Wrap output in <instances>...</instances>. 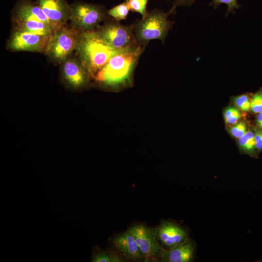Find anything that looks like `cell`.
Segmentation results:
<instances>
[{"label":"cell","mask_w":262,"mask_h":262,"mask_svg":"<svg viewBox=\"0 0 262 262\" xmlns=\"http://www.w3.org/2000/svg\"><path fill=\"white\" fill-rule=\"evenodd\" d=\"M238 146L240 150L251 156H255V134L251 131H247L244 135L239 138Z\"/></svg>","instance_id":"16"},{"label":"cell","mask_w":262,"mask_h":262,"mask_svg":"<svg viewBox=\"0 0 262 262\" xmlns=\"http://www.w3.org/2000/svg\"><path fill=\"white\" fill-rule=\"evenodd\" d=\"M16 19L41 21L51 27L49 19L37 3L26 1L20 4L16 10Z\"/></svg>","instance_id":"14"},{"label":"cell","mask_w":262,"mask_h":262,"mask_svg":"<svg viewBox=\"0 0 262 262\" xmlns=\"http://www.w3.org/2000/svg\"><path fill=\"white\" fill-rule=\"evenodd\" d=\"M128 230L134 237L146 260H154L164 251L158 241L157 228L137 225Z\"/></svg>","instance_id":"6"},{"label":"cell","mask_w":262,"mask_h":262,"mask_svg":"<svg viewBox=\"0 0 262 262\" xmlns=\"http://www.w3.org/2000/svg\"><path fill=\"white\" fill-rule=\"evenodd\" d=\"M157 238L169 248L181 244L188 239L187 232L178 225L163 221L157 227Z\"/></svg>","instance_id":"10"},{"label":"cell","mask_w":262,"mask_h":262,"mask_svg":"<svg viewBox=\"0 0 262 262\" xmlns=\"http://www.w3.org/2000/svg\"><path fill=\"white\" fill-rule=\"evenodd\" d=\"M91 261L93 262H111V257L109 251H104L98 248H95L93 251Z\"/></svg>","instance_id":"21"},{"label":"cell","mask_w":262,"mask_h":262,"mask_svg":"<svg viewBox=\"0 0 262 262\" xmlns=\"http://www.w3.org/2000/svg\"><path fill=\"white\" fill-rule=\"evenodd\" d=\"M79 32L65 25L57 29L49 37L45 52L56 62L64 61L76 49Z\"/></svg>","instance_id":"4"},{"label":"cell","mask_w":262,"mask_h":262,"mask_svg":"<svg viewBox=\"0 0 262 262\" xmlns=\"http://www.w3.org/2000/svg\"><path fill=\"white\" fill-rule=\"evenodd\" d=\"M251 110L255 113L262 112V89L253 95L251 101Z\"/></svg>","instance_id":"23"},{"label":"cell","mask_w":262,"mask_h":262,"mask_svg":"<svg viewBox=\"0 0 262 262\" xmlns=\"http://www.w3.org/2000/svg\"><path fill=\"white\" fill-rule=\"evenodd\" d=\"M145 47L139 45L114 55L96 74V80L111 87L128 83Z\"/></svg>","instance_id":"2"},{"label":"cell","mask_w":262,"mask_h":262,"mask_svg":"<svg viewBox=\"0 0 262 262\" xmlns=\"http://www.w3.org/2000/svg\"><path fill=\"white\" fill-rule=\"evenodd\" d=\"M148 0H126L130 10L140 14L142 17H145L148 12L147 5Z\"/></svg>","instance_id":"18"},{"label":"cell","mask_w":262,"mask_h":262,"mask_svg":"<svg viewBox=\"0 0 262 262\" xmlns=\"http://www.w3.org/2000/svg\"><path fill=\"white\" fill-rule=\"evenodd\" d=\"M236 106L244 112H248L251 109V101L246 95H242L233 98Z\"/></svg>","instance_id":"20"},{"label":"cell","mask_w":262,"mask_h":262,"mask_svg":"<svg viewBox=\"0 0 262 262\" xmlns=\"http://www.w3.org/2000/svg\"><path fill=\"white\" fill-rule=\"evenodd\" d=\"M195 249L194 242L188 239L181 244L164 250L160 260L163 262H189L194 258Z\"/></svg>","instance_id":"11"},{"label":"cell","mask_w":262,"mask_h":262,"mask_svg":"<svg viewBox=\"0 0 262 262\" xmlns=\"http://www.w3.org/2000/svg\"><path fill=\"white\" fill-rule=\"evenodd\" d=\"M64 61L63 72L67 81L74 87L82 85L85 82L87 71L81 62L68 58Z\"/></svg>","instance_id":"13"},{"label":"cell","mask_w":262,"mask_h":262,"mask_svg":"<svg viewBox=\"0 0 262 262\" xmlns=\"http://www.w3.org/2000/svg\"><path fill=\"white\" fill-rule=\"evenodd\" d=\"M257 123L259 127L262 129V112L257 117Z\"/></svg>","instance_id":"27"},{"label":"cell","mask_w":262,"mask_h":262,"mask_svg":"<svg viewBox=\"0 0 262 262\" xmlns=\"http://www.w3.org/2000/svg\"><path fill=\"white\" fill-rule=\"evenodd\" d=\"M224 117L228 123L234 124L241 117V114L237 108L229 107L225 110Z\"/></svg>","instance_id":"19"},{"label":"cell","mask_w":262,"mask_h":262,"mask_svg":"<svg viewBox=\"0 0 262 262\" xmlns=\"http://www.w3.org/2000/svg\"><path fill=\"white\" fill-rule=\"evenodd\" d=\"M49 39L48 37L16 30L10 39L9 47L15 51H45Z\"/></svg>","instance_id":"8"},{"label":"cell","mask_w":262,"mask_h":262,"mask_svg":"<svg viewBox=\"0 0 262 262\" xmlns=\"http://www.w3.org/2000/svg\"><path fill=\"white\" fill-rule=\"evenodd\" d=\"M195 1V0H176L174 6L177 7L180 5L190 6Z\"/></svg>","instance_id":"26"},{"label":"cell","mask_w":262,"mask_h":262,"mask_svg":"<svg viewBox=\"0 0 262 262\" xmlns=\"http://www.w3.org/2000/svg\"><path fill=\"white\" fill-rule=\"evenodd\" d=\"M126 49H113L105 42L97 31H80L76 50L80 61L90 76L95 77L114 55Z\"/></svg>","instance_id":"1"},{"label":"cell","mask_w":262,"mask_h":262,"mask_svg":"<svg viewBox=\"0 0 262 262\" xmlns=\"http://www.w3.org/2000/svg\"><path fill=\"white\" fill-rule=\"evenodd\" d=\"M256 148L260 151L262 150V131L259 130H255V133Z\"/></svg>","instance_id":"25"},{"label":"cell","mask_w":262,"mask_h":262,"mask_svg":"<svg viewBox=\"0 0 262 262\" xmlns=\"http://www.w3.org/2000/svg\"><path fill=\"white\" fill-rule=\"evenodd\" d=\"M229 131L233 137L239 138L247 131L246 124L244 121L235 123L229 129Z\"/></svg>","instance_id":"24"},{"label":"cell","mask_w":262,"mask_h":262,"mask_svg":"<svg viewBox=\"0 0 262 262\" xmlns=\"http://www.w3.org/2000/svg\"><path fill=\"white\" fill-rule=\"evenodd\" d=\"M103 18L104 13L96 5L80 3L70 7L69 19L79 31L94 30Z\"/></svg>","instance_id":"7"},{"label":"cell","mask_w":262,"mask_h":262,"mask_svg":"<svg viewBox=\"0 0 262 262\" xmlns=\"http://www.w3.org/2000/svg\"><path fill=\"white\" fill-rule=\"evenodd\" d=\"M16 30L49 37L54 31L49 25L38 21L16 19Z\"/></svg>","instance_id":"15"},{"label":"cell","mask_w":262,"mask_h":262,"mask_svg":"<svg viewBox=\"0 0 262 262\" xmlns=\"http://www.w3.org/2000/svg\"><path fill=\"white\" fill-rule=\"evenodd\" d=\"M130 10L129 6L125 1L109 10L108 14L119 22L126 18Z\"/></svg>","instance_id":"17"},{"label":"cell","mask_w":262,"mask_h":262,"mask_svg":"<svg viewBox=\"0 0 262 262\" xmlns=\"http://www.w3.org/2000/svg\"><path fill=\"white\" fill-rule=\"evenodd\" d=\"M221 4H226L228 6L227 16L229 13H233L234 9H238L240 7L237 0H212L210 5H213L216 9Z\"/></svg>","instance_id":"22"},{"label":"cell","mask_w":262,"mask_h":262,"mask_svg":"<svg viewBox=\"0 0 262 262\" xmlns=\"http://www.w3.org/2000/svg\"><path fill=\"white\" fill-rule=\"evenodd\" d=\"M112 242L115 247L128 259L136 261L144 258L134 237L128 230L115 236Z\"/></svg>","instance_id":"12"},{"label":"cell","mask_w":262,"mask_h":262,"mask_svg":"<svg viewBox=\"0 0 262 262\" xmlns=\"http://www.w3.org/2000/svg\"><path fill=\"white\" fill-rule=\"evenodd\" d=\"M133 27L134 25L125 26L117 21L106 24L97 31L110 47L116 50H123L139 45Z\"/></svg>","instance_id":"5"},{"label":"cell","mask_w":262,"mask_h":262,"mask_svg":"<svg viewBox=\"0 0 262 262\" xmlns=\"http://www.w3.org/2000/svg\"><path fill=\"white\" fill-rule=\"evenodd\" d=\"M176 7L173 6L168 12L154 10L134 25V33L138 45L146 46L150 41L160 39L164 42L173 23L167 19Z\"/></svg>","instance_id":"3"},{"label":"cell","mask_w":262,"mask_h":262,"mask_svg":"<svg viewBox=\"0 0 262 262\" xmlns=\"http://www.w3.org/2000/svg\"><path fill=\"white\" fill-rule=\"evenodd\" d=\"M49 19L53 31L69 19V7L65 0H35Z\"/></svg>","instance_id":"9"}]
</instances>
